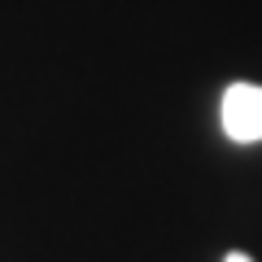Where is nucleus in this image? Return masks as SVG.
Instances as JSON below:
<instances>
[{"instance_id":"obj_2","label":"nucleus","mask_w":262,"mask_h":262,"mask_svg":"<svg viewBox=\"0 0 262 262\" xmlns=\"http://www.w3.org/2000/svg\"><path fill=\"white\" fill-rule=\"evenodd\" d=\"M223 262H253V258H249V253H227Z\"/></svg>"},{"instance_id":"obj_1","label":"nucleus","mask_w":262,"mask_h":262,"mask_svg":"<svg viewBox=\"0 0 262 262\" xmlns=\"http://www.w3.org/2000/svg\"><path fill=\"white\" fill-rule=\"evenodd\" d=\"M227 140L236 144H258L262 140V88L258 83H232L219 105Z\"/></svg>"}]
</instances>
